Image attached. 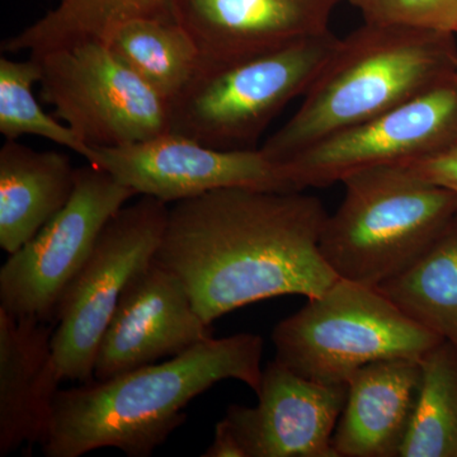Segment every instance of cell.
<instances>
[{
	"label": "cell",
	"mask_w": 457,
	"mask_h": 457,
	"mask_svg": "<svg viewBox=\"0 0 457 457\" xmlns=\"http://www.w3.org/2000/svg\"><path fill=\"white\" fill-rule=\"evenodd\" d=\"M276 359L323 384H347L357 370L389 359H422L442 341L378 288L338 278L273 328Z\"/></svg>",
	"instance_id": "6"
},
{
	"label": "cell",
	"mask_w": 457,
	"mask_h": 457,
	"mask_svg": "<svg viewBox=\"0 0 457 457\" xmlns=\"http://www.w3.org/2000/svg\"><path fill=\"white\" fill-rule=\"evenodd\" d=\"M255 394V407L233 404L222 418L245 457H338L332 441L348 384L309 380L275 360Z\"/></svg>",
	"instance_id": "13"
},
{
	"label": "cell",
	"mask_w": 457,
	"mask_h": 457,
	"mask_svg": "<svg viewBox=\"0 0 457 457\" xmlns=\"http://www.w3.org/2000/svg\"><path fill=\"white\" fill-rule=\"evenodd\" d=\"M457 36V35H456ZM456 74H457V62H456Z\"/></svg>",
	"instance_id": "26"
},
{
	"label": "cell",
	"mask_w": 457,
	"mask_h": 457,
	"mask_svg": "<svg viewBox=\"0 0 457 457\" xmlns=\"http://www.w3.org/2000/svg\"><path fill=\"white\" fill-rule=\"evenodd\" d=\"M104 44L168 104L201 65L196 42L179 21L137 18L117 27Z\"/></svg>",
	"instance_id": "19"
},
{
	"label": "cell",
	"mask_w": 457,
	"mask_h": 457,
	"mask_svg": "<svg viewBox=\"0 0 457 457\" xmlns=\"http://www.w3.org/2000/svg\"><path fill=\"white\" fill-rule=\"evenodd\" d=\"M396 165L417 179L453 192L457 197V141L431 154Z\"/></svg>",
	"instance_id": "24"
},
{
	"label": "cell",
	"mask_w": 457,
	"mask_h": 457,
	"mask_svg": "<svg viewBox=\"0 0 457 457\" xmlns=\"http://www.w3.org/2000/svg\"><path fill=\"white\" fill-rule=\"evenodd\" d=\"M420 361H376L357 370L333 435L338 457H400L420 393Z\"/></svg>",
	"instance_id": "16"
},
{
	"label": "cell",
	"mask_w": 457,
	"mask_h": 457,
	"mask_svg": "<svg viewBox=\"0 0 457 457\" xmlns=\"http://www.w3.org/2000/svg\"><path fill=\"white\" fill-rule=\"evenodd\" d=\"M170 206L152 196L125 204L102 228L88 260L62 297L53 333L62 381L95 380L96 354L130 279L154 260Z\"/></svg>",
	"instance_id": "7"
},
{
	"label": "cell",
	"mask_w": 457,
	"mask_h": 457,
	"mask_svg": "<svg viewBox=\"0 0 457 457\" xmlns=\"http://www.w3.org/2000/svg\"><path fill=\"white\" fill-rule=\"evenodd\" d=\"M328 218L303 191L222 188L170 207L155 260L176 273L212 326L281 295L311 300L337 279L319 248Z\"/></svg>",
	"instance_id": "1"
},
{
	"label": "cell",
	"mask_w": 457,
	"mask_h": 457,
	"mask_svg": "<svg viewBox=\"0 0 457 457\" xmlns=\"http://www.w3.org/2000/svg\"><path fill=\"white\" fill-rule=\"evenodd\" d=\"M376 288L411 320L457 347V216L420 260Z\"/></svg>",
	"instance_id": "20"
},
{
	"label": "cell",
	"mask_w": 457,
	"mask_h": 457,
	"mask_svg": "<svg viewBox=\"0 0 457 457\" xmlns=\"http://www.w3.org/2000/svg\"><path fill=\"white\" fill-rule=\"evenodd\" d=\"M40 79L41 65L33 57L27 62L0 57V132L5 140H18L23 135L44 137L88 162L92 147L73 129L45 112L33 95V84Z\"/></svg>",
	"instance_id": "22"
},
{
	"label": "cell",
	"mask_w": 457,
	"mask_h": 457,
	"mask_svg": "<svg viewBox=\"0 0 457 457\" xmlns=\"http://www.w3.org/2000/svg\"><path fill=\"white\" fill-rule=\"evenodd\" d=\"M41 99L90 147L123 146L170 132V106L102 41L31 56Z\"/></svg>",
	"instance_id": "8"
},
{
	"label": "cell",
	"mask_w": 457,
	"mask_h": 457,
	"mask_svg": "<svg viewBox=\"0 0 457 457\" xmlns=\"http://www.w3.org/2000/svg\"><path fill=\"white\" fill-rule=\"evenodd\" d=\"M203 457H245L236 436L224 420L216 423L215 438L201 455Z\"/></svg>",
	"instance_id": "25"
},
{
	"label": "cell",
	"mask_w": 457,
	"mask_h": 457,
	"mask_svg": "<svg viewBox=\"0 0 457 457\" xmlns=\"http://www.w3.org/2000/svg\"><path fill=\"white\" fill-rule=\"evenodd\" d=\"M177 0H59L47 12L2 44V53L40 55L86 41L106 42L111 33L137 18L177 21Z\"/></svg>",
	"instance_id": "18"
},
{
	"label": "cell",
	"mask_w": 457,
	"mask_h": 457,
	"mask_svg": "<svg viewBox=\"0 0 457 457\" xmlns=\"http://www.w3.org/2000/svg\"><path fill=\"white\" fill-rule=\"evenodd\" d=\"M77 168L62 153L5 140L0 149V246L16 253L71 200Z\"/></svg>",
	"instance_id": "17"
},
{
	"label": "cell",
	"mask_w": 457,
	"mask_h": 457,
	"mask_svg": "<svg viewBox=\"0 0 457 457\" xmlns=\"http://www.w3.org/2000/svg\"><path fill=\"white\" fill-rule=\"evenodd\" d=\"M319 248L339 278L378 287L428 251L457 216V197L399 165L354 171Z\"/></svg>",
	"instance_id": "4"
},
{
	"label": "cell",
	"mask_w": 457,
	"mask_h": 457,
	"mask_svg": "<svg viewBox=\"0 0 457 457\" xmlns=\"http://www.w3.org/2000/svg\"><path fill=\"white\" fill-rule=\"evenodd\" d=\"M264 341L240 333L210 338L171 357L79 386L60 390L42 453L80 457L113 447L129 457H149L187 420L191 400L224 380L261 386Z\"/></svg>",
	"instance_id": "2"
},
{
	"label": "cell",
	"mask_w": 457,
	"mask_h": 457,
	"mask_svg": "<svg viewBox=\"0 0 457 457\" xmlns=\"http://www.w3.org/2000/svg\"><path fill=\"white\" fill-rule=\"evenodd\" d=\"M88 163L137 196L176 204L222 188L297 191L285 165L258 149L221 150L167 132L123 146L92 147Z\"/></svg>",
	"instance_id": "11"
},
{
	"label": "cell",
	"mask_w": 457,
	"mask_h": 457,
	"mask_svg": "<svg viewBox=\"0 0 457 457\" xmlns=\"http://www.w3.org/2000/svg\"><path fill=\"white\" fill-rule=\"evenodd\" d=\"M338 41L329 29L248 59L201 62L168 104L170 132L215 149H258L270 123L305 95Z\"/></svg>",
	"instance_id": "5"
},
{
	"label": "cell",
	"mask_w": 457,
	"mask_h": 457,
	"mask_svg": "<svg viewBox=\"0 0 457 457\" xmlns=\"http://www.w3.org/2000/svg\"><path fill=\"white\" fill-rule=\"evenodd\" d=\"M457 141V74L418 97L336 132L281 162L297 191L324 188L354 171L405 163Z\"/></svg>",
	"instance_id": "10"
},
{
	"label": "cell",
	"mask_w": 457,
	"mask_h": 457,
	"mask_svg": "<svg viewBox=\"0 0 457 457\" xmlns=\"http://www.w3.org/2000/svg\"><path fill=\"white\" fill-rule=\"evenodd\" d=\"M55 324L0 309V456L42 445L62 383L54 362Z\"/></svg>",
	"instance_id": "15"
},
{
	"label": "cell",
	"mask_w": 457,
	"mask_h": 457,
	"mask_svg": "<svg viewBox=\"0 0 457 457\" xmlns=\"http://www.w3.org/2000/svg\"><path fill=\"white\" fill-rule=\"evenodd\" d=\"M343 0H177V21L196 42L201 62L261 55L329 31Z\"/></svg>",
	"instance_id": "14"
},
{
	"label": "cell",
	"mask_w": 457,
	"mask_h": 457,
	"mask_svg": "<svg viewBox=\"0 0 457 457\" xmlns=\"http://www.w3.org/2000/svg\"><path fill=\"white\" fill-rule=\"evenodd\" d=\"M112 174L77 168L68 204L0 269V309L18 319L56 324L62 297L88 260L99 234L131 198Z\"/></svg>",
	"instance_id": "9"
},
{
	"label": "cell",
	"mask_w": 457,
	"mask_h": 457,
	"mask_svg": "<svg viewBox=\"0 0 457 457\" xmlns=\"http://www.w3.org/2000/svg\"><path fill=\"white\" fill-rule=\"evenodd\" d=\"M420 365V393L400 457H457L456 345L442 339Z\"/></svg>",
	"instance_id": "21"
},
{
	"label": "cell",
	"mask_w": 457,
	"mask_h": 457,
	"mask_svg": "<svg viewBox=\"0 0 457 457\" xmlns=\"http://www.w3.org/2000/svg\"><path fill=\"white\" fill-rule=\"evenodd\" d=\"M212 338L182 279L153 260L126 286L99 343L93 376L107 380Z\"/></svg>",
	"instance_id": "12"
},
{
	"label": "cell",
	"mask_w": 457,
	"mask_h": 457,
	"mask_svg": "<svg viewBox=\"0 0 457 457\" xmlns=\"http://www.w3.org/2000/svg\"><path fill=\"white\" fill-rule=\"evenodd\" d=\"M366 23L457 35V0H343Z\"/></svg>",
	"instance_id": "23"
},
{
	"label": "cell",
	"mask_w": 457,
	"mask_h": 457,
	"mask_svg": "<svg viewBox=\"0 0 457 457\" xmlns=\"http://www.w3.org/2000/svg\"><path fill=\"white\" fill-rule=\"evenodd\" d=\"M456 62L453 35L365 22L339 38L302 104L260 149L287 161L450 79Z\"/></svg>",
	"instance_id": "3"
}]
</instances>
